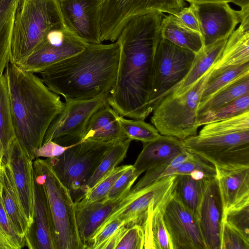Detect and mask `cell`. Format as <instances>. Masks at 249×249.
<instances>
[{"label":"cell","mask_w":249,"mask_h":249,"mask_svg":"<svg viewBox=\"0 0 249 249\" xmlns=\"http://www.w3.org/2000/svg\"><path fill=\"white\" fill-rule=\"evenodd\" d=\"M220 249H249V240L225 219H222L220 231Z\"/></svg>","instance_id":"cell-41"},{"label":"cell","mask_w":249,"mask_h":249,"mask_svg":"<svg viewBox=\"0 0 249 249\" xmlns=\"http://www.w3.org/2000/svg\"><path fill=\"white\" fill-rule=\"evenodd\" d=\"M119 116L108 103L103 106L90 118L82 141L115 143L128 139L121 126Z\"/></svg>","instance_id":"cell-23"},{"label":"cell","mask_w":249,"mask_h":249,"mask_svg":"<svg viewBox=\"0 0 249 249\" xmlns=\"http://www.w3.org/2000/svg\"><path fill=\"white\" fill-rule=\"evenodd\" d=\"M64 27L57 0H20L13 24L9 62L17 65L50 31Z\"/></svg>","instance_id":"cell-4"},{"label":"cell","mask_w":249,"mask_h":249,"mask_svg":"<svg viewBox=\"0 0 249 249\" xmlns=\"http://www.w3.org/2000/svg\"><path fill=\"white\" fill-rule=\"evenodd\" d=\"M213 66L187 91L164 97L153 111L151 121L159 133L183 140L197 135L198 109L202 91Z\"/></svg>","instance_id":"cell-6"},{"label":"cell","mask_w":249,"mask_h":249,"mask_svg":"<svg viewBox=\"0 0 249 249\" xmlns=\"http://www.w3.org/2000/svg\"><path fill=\"white\" fill-rule=\"evenodd\" d=\"M249 74V62L220 71H212L202 91L199 105L237 79Z\"/></svg>","instance_id":"cell-31"},{"label":"cell","mask_w":249,"mask_h":249,"mask_svg":"<svg viewBox=\"0 0 249 249\" xmlns=\"http://www.w3.org/2000/svg\"><path fill=\"white\" fill-rule=\"evenodd\" d=\"M124 225V221L115 218L99 230L89 241L87 249H99V247L107 240L118 229Z\"/></svg>","instance_id":"cell-46"},{"label":"cell","mask_w":249,"mask_h":249,"mask_svg":"<svg viewBox=\"0 0 249 249\" xmlns=\"http://www.w3.org/2000/svg\"><path fill=\"white\" fill-rule=\"evenodd\" d=\"M132 165H123L116 167L109 175L87 192L84 197L77 202L82 204H86L105 199L117 179Z\"/></svg>","instance_id":"cell-40"},{"label":"cell","mask_w":249,"mask_h":249,"mask_svg":"<svg viewBox=\"0 0 249 249\" xmlns=\"http://www.w3.org/2000/svg\"><path fill=\"white\" fill-rule=\"evenodd\" d=\"M70 146H62L53 141H49L43 143L41 146L34 151V158L44 157L53 158L62 154Z\"/></svg>","instance_id":"cell-48"},{"label":"cell","mask_w":249,"mask_h":249,"mask_svg":"<svg viewBox=\"0 0 249 249\" xmlns=\"http://www.w3.org/2000/svg\"><path fill=\"white\" fill-rule=\"evenodd\" d=\"M131 141L130 139H127L111 146L88 182L85 187V194L109 175L124 160Z\"/></svg>","instance_id":"cell-30"},{"label":"cell","mask_w":249,"mask_h":249,"mask_svg":"<svg viewBox=\"0 0 249 249\" xmlns=\"http://www.w3.org/2000/svg\"><path fill=\"white\" fill-rule=\"evenodd\" d=\"M163 220L173 249H207L197 218L174 190L165 205Z\"/></svg>","instance_id":"cell-14"},{"label":"cell","mask_w":249,"mask_h":249,"mask_svg":"<svg viewBox=\"0 0 249 249\" xmlns=\"http://www.w3.org/2000/svg\"><path fill=\"white\" fill-rule=\"evenodd\" d=\"M186 150L215 167L249 166V130L190 136L182 140Z\"/></svg>","instance_id":"cell-9"},{"label":"cell","mask_w":249,"mask_h":249,"mask_svg":"<svg viewBox=\"0 0 249 249\" xmlns=\"http://www.w3.org/2000/svg\"><path fill=\"white\" fill-rule=\"evenodd\" d=\"M100 39L115 42L134 18L154 13L174 14L185 7L184 0H101Z\"/></svg>","instance_id":"cell-10"},{"label":"cell","mask_w":249,"mask_h":249,"mask_svg":"<svg viewBox=\"0 0 249 249\" xmlns=\"http://www.w3.org/2000/svg\"><path fill=\"white\" fill-rule=\"evenodd\" d=\"M223 219L249 240V203L230 210Z\"/></svg>","instance_id":"cell-43"},{"label":"cell","mask_w":249,"mask_h":249,"mask_svg":"<svg viewBox=\"0 0 249 249\" xmlns=\"http://www.w3.org/2000/svg\"><path fill=\"white\" fill-rule=\"evenodd\" d=\"M230 2L237 5L241 8L249 5V0H230Z\"/></svg>","instance_id":"cell-52"},{"label":"cell","mask_w":249,"mask_h":249,"mask_svg":"<svg viewBox=\"0 0 249 249\" xmlns=\"http://www.w3.org/2000/svg\"><path fill=\"white\" fill-rule=\"evenodd\" d=\"M33 164L34 177L43 186L47 196L54 249H86L78 231L75 202L50 159L37 158Z\"/></svg>","instance_id":"cell-5"},{"label":"cell","mask_w":249,"mask_h":249,"mask_svg":"<svg viewBox=\"0 0 249 249\" xmlns=\"http://www.w3.org/2000/svg\"><path fill=\"white\" fill-rule=\"evenodd\" d=\"M204 180L190 175H177L174 193L184 206L197 218L201 199Z\"/></svg>","instance_id":"cell-32"},{"label":"cell","mask_w":249,"mask_h":249,"mask_svg":"<svg viewBox=\"0 0 249 249\" xmlns=\"http://www.w3.org/2000/svg\"><path fill=\"white\" fill-rule=\"evenodd\" d=\"M192 155V153L186 150L175 158L146 170L138 182L131 187L129 193L136 192L163 177L172 176L174 171Z\"/></svg>","instance_id":"cell-35"},{"label":"cell","mask_w":249,"mask_h":249,"mask_svg":"<svg viewBox=\"0 0 249 249\" xmlns=\"http://www.w3.org/2000/svg\"><path fill=\"white\" fill-rule=\"evenodd\" d=\"M20 0H0V75L9 62L11 36Z\"/></svg>","instance_id":"cell-29"},{"label":"cell","mask_w":249,"mask_h":249,"mask_svg":"<svg viewBox=\"0 0 249 249\" xmlns=\"http://www.w3.org/2000/svg\"><path fill=\"white\" fill-rule=\"evenodd\" d=\"M144 240L143 227L134 225L127 228L115 249H144Z\"/></svg>","instance_id":"cell-44"},{"label":"cell","mask_w":249,"mask_h":249,"mask_svg":"<svg viewBox=\"0 0 249 249\" xmlns=\"http://www.w3.org/2000/svg\"><path fill=\"white\" fill-rule=\"evenodd\" d=\"M0 228L12 244L15 249H20L25 246V239L18 234L6 213L1 196H0Z\"/></svg>","instance_id":"cell-45"},{"label":"cell","mask_w":249,"mask_h":249,"mask_svg":"<svg viewBox=\"0 0 249 249\" xmlns=\"http://www.w3.org/2000/svg\"><path fill=\"white\" fill-rule=\"evenodd\" d=\"M240 24L228 38L214 64V72L249 62V6L239 11Z\"/></svg>","instance_id":"cell-21"},{"label":"cell","mask_w":249,"mask_h":249,"mask_svg":"<svg viewBox=\"0 0 249 249\" xmlns=\"http://www.w3.org/2000/svg\"><path fill=\"white\" fill-rule=\"evenodd\" d=\"M196 54L161 38L154 56L152 88L148 103L150 113L184 79Z\"/></svg>","instance_id":"cell-8"},{"label":"cell","mask_w":249,"mask_h":249,"mask_svg":"<svg viewBox=\"0 0 249 249\" xmlns=\"http://www.w3.org/2000/svg\"><path fill=\"white\" fill-rule=\"evenodd\" d=\"M249 130V110L219 121L205 124L200 135L228 134Z\"/></svg>","instance_id":"cell-37"},{"label":"cell","mask_w":249,"mask_h":249,"mask_svg":"<svg viewBox=\"0 0 249 249\" xmlns=\"http://www.w3.org/2000/svg\"><path fill=\"white\" fill-rule=\"evenodd\" d=\"M190 3H204L212 2H230V0H184Z\"/></svg>","instance_id":"cell-51"},{"label":"cell","mask_w":249,"mask_h":249,"mask_svg":"<svg viewBox=\"0 0 249 249\" xmlns=\"http://www.w3.org/2000/svg\"><path fill=\"white\" fill-rule=\"evenodd\" d=\"M2 160L11 170L24 211L31 225L34 201L33 160L15 138L8 147Z\"/></svg>","instance_id":"cell-17"},{"label":"cell","mask_w":249,"mask_h":249,"mask_svg":"<svg viewBox=\"0 0 249 249\" xmlns=\"http://www.w3.org/2000/svg\"><path fill=\"white\" fill-rule=\"evenodd\" d=\"M108 95L89 100L65 101L63 109L50 124L43 143L53 141L62 146H70L81 141L90 118L108 103Z\"/></svg>","instance_id":"cell-11"},{"label":"cell","mask_w":249,"mask_h":249,"mask_svg":"<svg viewBox=\"0 0 249 249\" xmlns=\"http://www.w3.org/2000/svg\"><path fill=\"white\" fill-rule=\"evenodd\" d=\"M173 15L182 27L200 35L202 37L198 19L191 5L183 8Z\"/></svg>","instance_id":"cell-47"},{"label":"cell","mask_w":249,"mask_h":249,"mask_svg":"<svg viewBox=\"0 0 249 249\" xmlns=\"http://www.w3.org/2000/svg\"><path fill=\"white\" fill-rule=\"evenodd\" d=\"M113 144L83 140L71 145L61 155L49 158L74 202L85 196L88 182Z\"/></svg>","instance_id":"cell-7"},{"label":"cell","mask_w":249,"mask_h":249,"mask_svg":"<svg viewBox=\"0 0 249 249\" xmlns=\"http://www.w3.org/2000/svg\"><path fill=\"white\" fill-rule=\"evenodd\" d=\"M227 39H221L211 45L203 46L196 54L186 77L171 92L174 96L181 95L187 91L213 66L220 56Z\"/></svg>","instance_id":"cell-26"},{"label":"cell","mask_w":249,"mask_h":249,"mask_svg":"<svg viewBox=\"0 0 249 249\" xmlns=\"http://www.w3.org/2000/svg\"><path fill=\"white\" fill-rule=\"evenodd\" d=\"M222 219L231 210L249 203V166L215 167Z\"/></svg>","instance_id":"cell-18"},{"label":"cell","mask_w":249,"mask_h":249,"mask_svg":"<svg viewBox=\"0 0 249 249\" xmlns=\"http://www.w3.org/2000/svg\"><path fill=\"white\" fill-rule=\"evenodd\" d=\"M0 181L2 185L1 198L5 210L18 234L25 238L30 224L24 211L11 170L3 160L0 164Z\"/></svg>","instance_id":"cell-25"},{"label":"cell","mask_w":249,"mask_h":249,"mask_svg":"<svg viewBox=\"0 0 249 249\" xmlns=\"http://www.w3.org/2000/svg\"><path fill=\"white\" fill-rule=\"evenodd\" d=\"M190 175L197 180L216 178V169L213 165L199 156H192L175 169L172 175Z\"/></svg>","instance_id":"cell-38"},{"label":"cell","mask_w":249,"mask_h":249,"mask_svg":"<svg viewBox=\"0 0 249 249\" xmlns=\"http://www.w3.org/2000/svg\"><path fill=\"white\" fill-rule=\"evenodd\" d=\"M249 110V93L224 106L202 114L198 118V124L200 126L229 118Z\"/></svg>","instance_id":"cell-36"},{"label":"cell","mask_w":249,"mask_h":249,"mask_svg":"<svg viewBox=\"0 0 249 249\" xmlns=\"http://www.w3.org/2000/svg\"><path fill=\"white\" fill-rule=\"evenodd\" d=\"M33 222L25 236V246L30 249H55L52 221L43 186L35 177Z\"/></svg>","instance_id":"cell-20"},{"label":"cell","mask_w":249,"mask_h":249,"mask_svg":"<svg viewBox=\"0 0 249 249\" xmlns=\"http://www.w3.org/2000/svg\"><path fill=\"white\" fill-rule=\"evenodd\" d=\"M0 163H1V162H0ZM1 190H2V185H1V183L0 181V196H1Z\"/></svg>","instance_id":"cell-53"},{"label":"cell","mask_w":249,"mask_h":249,"mask_svg":"<svg viewBox=\"0 0 249 249\" xmlns=\"http://www.w3.org/2000/svg\"><path fill=\"white\" fill-rule=\"evenodd\" d=\"M65 26L50 31L24 59L17 66L21 70L39 73L48 67L82 52L88 46Z\"/></svg>","instance_id":"cell-12"},{"label":"cell","mask_w":249,"mask_h":249,"mask_svg":"<svg viewBox=\"0 0 249 249\" xmlns=\"http://www.w3.org/2000/svg\"><path fill=\"white\" fill-rule=\"evenodd\" d=\"M124 197L113 200L104 199L86 204L75 203L78 231L86 249L89 241L116 210Z\"/></svg>","instance_id":"cell-22"},{"label":"cell","mask_w":249,"mask_h":249,"mask_svg":"<svg viewBox=\"0 0 249 249\" xmlns=\"http://www.w3.org/2000/svg\"><path fill=\"white\" fill-rule=\"evenodd\" d=\"M222 214L215 178L204 179L197 219L207 249H220Z\"/></svg>","instance_id":"cell-19"},{"label":"cell","mask_w":249,"mask_h":249,"mask_svg":"<svg viewBox=\"0 0 249 249\" xmlns=\"http://www.w3.org/2000/svg\"><path fill=\"white\" fill-rule=\"evenodd\" d=\"M0 249H15L4 233L0 228Z\"/></svg>","instance_id":"cell-50"},{"label":"cell","mask_w":249,"mask_h":249,"mask_svg":"<svg viewBox=\"0 0 249 249\" xmlns=\"http://www.w3.org/2000/svg\"><path fill=\"white\" fill-rule=\"evenodd\" d=\"M141 174L132 165L117 179L105 199L113 200L126 196Z\"/></svg>","instance_id":"cell-42"},{"label":"cell","mask_w":249,"mask_h":249,"mask_svg":"<svg viewBox=\"0 0 249 249\" xmlns=\"http://www.w3.org/2000/svg\"><path fill=\"white\" fill-rule=\"evenodd\" d=\"M168 199L148 215L142 226L145 235L144 249H173L163 220V210Z\"/></svg>","instance_id":"cell-28"},{"label":"cell","mask_w":249,"mask_h":249,"mask_svg":"<svg viewBox=\"0 0 249 249\" xmlns=\"http://www.w3.org/2000/svg\"><path fill=\"white\" fill-rule=\"evenodd\" d=\"M163 14L142 15L130 20L117 41L120 54L115 83L107 102L120 116L144 120L150 114L153 64L161 39Z\"/></svg>","instance_id":"cell-1"},{"label":"cell","mask_w":249,"mask_h":249,"mask_svg":"<svg viewBox=\"0 0 249 249\" xmlns=\"http://www.w3.org/2000/svg\"><path fill=\"white\" fill-rule=\"evenodd\" d=\"M5 75L16 138L32 160L46 132L65 103L34 73L9 62Z\"/></svg>","instance_id":"cell-3"},{"label":"cell","mask_w":249,"mask_h":249,"mask_svg":"<svg viewBox=\"0 0 249 249\" xmlns=\"http://www.w3.org/2000/svg\"><path fill=\"white\" fill-rule=\"evenodd\" d=\"M177 177L166 176L136 192H128L126 195L128 203L113 212L98 230L115 218L123 220L127 228L134 225L142 226L148 215L170 197Z\"/></svg>","instance_id":"cell-13"},{"label":"cell","mask_w":249,"mask_h":249,"mask_svg":"<svg viewBox=\"0 0 249 249\" xmlns=\"http://www.w3.org/2000/svg\"><path fill=\"white\" fill-rule=\"evenodd\" d=\"M15 138L7 85L3 73L0 75V162Z\"/></svg>","instance_id":"cell-33"},{"label":"cell","mask_w":249,"mask_h":249,"mask_svg":"<svg viewBox=\"0 0 249 249\" xmlns=\"http://www.w3.org/2000/svg\"><path fill=\"white\" fill-rule=\"evenodd\" d=\"M182 140L160 135L156 139L143 143V148L133 166L141 174L185 151Z\"/></svg>","instance_id":"cell-24"},{"label":"cell","mask_w":249,"mask_h":249,"mask_svg":"<svg viewBox=\"0 0 249 249\" xmlns=\"http://www.w3.org/2000/svg\"><path fill=\"white\" fill-rule=\"evenodd\" d=\"M65 27L88 44L100 39L101 0H57Z\"/></svg>","instance_id":"cell-15"},{"label":"cell","mask_w":249,"mask_h":249,"mask_svg":"<svg viewBox=\"0 0 249 249\" xmlns=\"http://www.w3.org/2000/svg\"><path fill=\"white\" fill-rule=\"evenodd\" d=\"M119 120L124 133L131 140L147 142L156 139L160 135L155 126L143 120L126 119L120 116Z\"/></svg>","instance_id":"cell-39"},{"label":"cell","mask_w":249,"mask_h":249,"mask_svg":"<svg viewBox=\"0 0 249 249\" xmlns=\"http://www.w3.org/2000/svg\"><path fill=\"white\" fill-rule=\"evenodd\" d=\"M249 93V74L244 76L225 87L209 99L199 105L198 117L209 110L229 104Z\"/></svg>","instance_id":"cell-34"},{"label":"cell","mask_w":249,"mask_h":249,"mask_svg":"<svg viewBox=\"0 0 249 249\" xmlns=\"http://www.w3.org/2000/svg\"><path fill=\"white\" fill-rule=\"evenodd\" d=\"M120 54L116 40L88 44L79 53L39 72L41 79L65 101L89 100L109 94L116 82Z\"/></svg>","instance_id":"cell-2"},{"label":"cell","mask_w":249,"mask_h":249,"mask_svg":"<svg viewBox=\"0 0 249 249\" xmlns=\"http://www.w3.org/2000/svg\"><path fill=\"white\" fill-rule=\"evenodd\" d=\"M127 229L124 225L121 227L99 247V249H115Z\"/></svg>","instance_id":"cell-49"},{"label":"cell","mask_w":249,"mask_h":249,"mask_svg":"<svg viewBox=\"0 0 249 249\" xmlns=\"http://www.w3.org/2000/svg\"><path fill=\"white\" fill-rule=\"evenodd\" d=\"M160 36L161 38L195 53L203 47L201 36L182 27L172 14L162 18Z\"/></svg>","instance_id":"cell-27"},{"label":"cell","mask_w":249,"mask_h":249,"mask_svg":"<svg viewBox=\"0 0 249 249\" xmlns=\"http://www.w3.org/2000/svg\"><path fill=\"white\" fill-rule=\"evenodd\" d=\"M197 18L203 46L227 39L240 22L239 11L227 2L190 3Z\"/></svg>","instance_id":"cell-16"}]
</instances>
